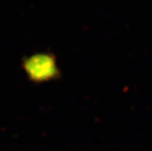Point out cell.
<instances>
[{"label": "cell", "mask_w": 152, "mask_h": 151, "mask_svg": "<svg viewBox=\"0 0 152 151\" xmlns=\"http://www.w3.org/2000/svg\"><path fill=\"white\" fill-rule=\"evenodd\" d=\"M24 69L30 80L37 82H47L59 75L56 62L49 54H35L24 62Z\"/></svg>", "instance_id": "obj_1"}]
</instances>
